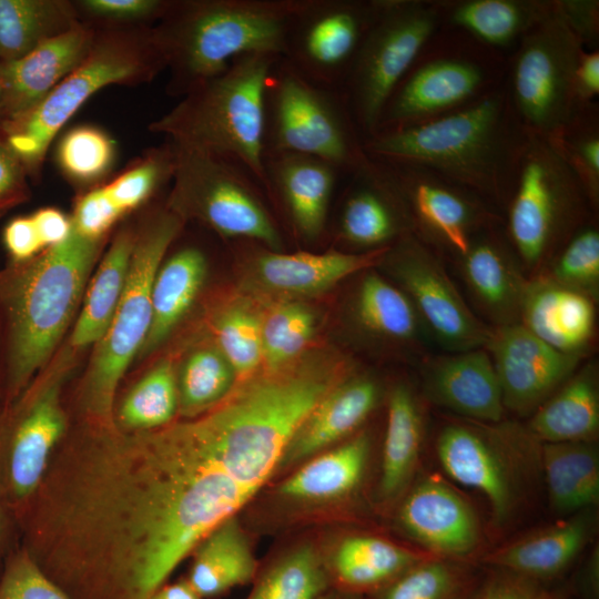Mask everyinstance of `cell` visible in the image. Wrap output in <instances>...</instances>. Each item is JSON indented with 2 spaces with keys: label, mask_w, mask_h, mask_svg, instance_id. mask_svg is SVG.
<instances>
[{
  "label": "cell",
  "mask_w": 599,
  "mask_h": 599,
  "mask_svg": "<svg viewBox=\"0 0 599 599\" xmlns=\"http://www.w3.org/2000/svg\"><path fill=\"white\" fill-rule=\"evenodd\" d=\"M180 425L101 438L53 516L58 559L113 585L122 599H149L253 496Z\"/></svg>",
  "instance_id": "6da1fadb"
},
{
  "label": "cell",
  "mask_w": 599,
  "mask_h": 599,
  "mask_svg": "<svg viewBox=\"0 0 599 599\" xmlns=\"http://www.w3.org/2000/svg\"><path fill=\"white\" fill-rule=\"evenodd\" d=\"M343 373V362L322 358L268 369L183 426L227 476L254 495L312 410L342 383Z\"/></svg>",
  "instance_id": "7a4b0ae2"
},
{
  "label": "cell",
  "mask_w": 599,
  "mask_h": 599,
  "mask_svg": "<svg viewBox=\"0 0 599 599\" xmlns=\"http://www.w3.org/2000/svg\"><path fill=\"white\" fill-rule=\"evenodd\" d=\"M526 135L508 92L495 89L438 118L378 131L363 149L372 159L418 166L500 200L510 194Z\"/></svg>",
  "instance_id": "3957f363"
},
{
  "label": "cell",
  "mask_w": 599,
  "mask_h": 599,
  "mask_svg": "<svg viewBox=\"0 0 599 599\" xmlns=\"http://www.w3.org/2000/svg\"><path fill=\"white\" fill-rule=\"evenodd\" d=\"M104 240L69 236L0 272V364L4 394L20 396L55 348L83 296Z\"/></svg>",
  "instance_id": "277c9868"
},
{
  "label": "cell",
  "mask_w": 599,
  "mask_h": 599,
  "mask_svg": "<svg viewBox=\"0 0 599 599\" xmlns=\"http://www.w3.org/2000/svg\"><path fill=\"white\" fill-rule=\"evenodd\" d=\"M303 0H170L153 26L166 62V92L182 98L248 53L283 57Z\"/></svg>",
  "instance_id": "5b68a950"
},
{
  "label": "cell",
  "mask_w": 599,
  "mask_h": 599,
  "mask_svg": "<svg viewBox=\"0 0 599 599\" xmlns=\"http://www.w3.org/2000/svg\"><path fill=\"white\" fill-rule=\"evenodd\" d=\"M282 57L248 53L201 83L149 125L175 145L231 158L266 189L265 91Z\"/></svg>",
  "instance_id": "8992f818"
},
{
  "label": "cell",
  "mask_w": 599,
  "mask_h": 599,
  "mask_svg": "<svg viewBox=\"0 0 599 599\" xmlns=\"http://www.w3.org/2000/svg\"><path fill=\"white\" fill-rule=\"evenodd\" d=\"M92 26L94 41L82 63L37 106L0 126L29 177L41 174L58 133L91 97L109 85L149 83L166 70L153 26Z\"/></svg>",
  "instance_id": "52a82bcc"
},
{
  "label": "cell",
  "mask_w": 599,
  "mask_h": 599,
  "mask_svg": "<svg viewBox=\"0 0 599 599\" xmlns=\"http://www.w3.org/2000/svg\"><path fill=\"white\" fill-rule=\"evenodd\" d=\"M264 149L315 156L342 174L368 158L341 92L312 82L283 58L266 83Z\"/></svg>",
  "instance_id": "ba28073f"
},
{
  "label": "cell",
  "mask_w": 599,
  "mask_h": 599,
  "mask_svg": "<svg viewBox=\"0 0 599 599\" xmlns=\"http://www.w3.org/2000/svg\"><path fill=\"white\" fill-rule=\"evenodd\" d=\"M443 17L436 2L375 0L373 20L341 88L363 140L377 131L387 101Z\"/></svg>",
  "instance_id": "9c48e42d"
},
{
  "label": "cell",
  "mask_w": 599,
  "mask_h": 599,
  "mask_svg": "<svg viewBox=\"0 0 599 599\" xmlns=\"http://www.w3.org/2000/svg\"><path fill=\"white\" fill-rule=\"evenodd\" d=\"M184 223L165 205L136 231L124 291L108 331L97 344L85 383L88 407L102 419L109 418L118 384L148 337L153 282Z\"/></svg>",
  "instance_id": "30bf717a"
},
{
  "label": "cell",
  "mask_w": 599,
  "mask_h": 599,
  "mask_svg": "<svg viewBox=\"0 0 599 599\" xmlns=\"http://www.w3.org/2000/svg\"><path fill=\"white\" fill-rule=\"evenodd\" d=\"M170 143L174 170L166 206L171 211L184 222L199 219L224 237L282 250L283 235L257 192L262 185L243 164Z\"/></svg>",
  "instance_id": "8fae6325"
},
{
  "label": "cell",
  "mask_w": 599,
  "mask_h": 599,
  "mask_svg": "<svg viewBox=\"0 0 599 599\" xmlns=\"http://www.w3.org/2000/svg\"><path fill=\"white\" fill-rule=\"evenodd\" d=\"M509 200V235L518 255L530 267L538 265L564 236L572 235L569 231L581 204L589 202L557 146L528 132Z\"/></svg>",
  "instance_id": "7c38bea8"
},
{
  "label": "cell",
  "mask_w": 599,
  "mask_h": 599,
  "mask_svg": "<svg viewBox=\"0 0 599 599\" xmlns=\"http://www.w3.org/2000/svg\"><path fill=\"white\" fill-rule=\"evenodd\" d=\"M585 45L556 1L519 41L508 95L526 132L554 139L583 108L575 92V71Z\"/></svg>",
  "instance_id": "4fadbf2b"
},
{
  "label": "cell",
  "mask_w": 599,
  "mask_h": 599,
  "mask_svg": "<svg viewBox=\"0 0 599 599\" xmlns=\"http://www.w3.org/2000/svg\"><path fill=\"white\" fill-rule=\"evenodd\" d=\"M374 12L375 0H303L282 58L312 82L341 92Z\"/></svg>",
  "instance_id": "5bb4252c"
},
{
  "label": "cell",
  "mask_w": 599,
  "mask_h": 599,
  "mask_svg": "<svg viewBox=\"0 0 599 599\" xmlns=\"http://www.w3.org/2000/svg\"><path fill=\"white\" fill-rule=\"evenodd\" d=\"M424 325L453 352L480 348L490 331L470 311L438 257L412 235L385 254Z\"/></svg>",
  "instance_id": "9a60e30c"
},
{
  "label": "cell",
  "mask_w": 599,
  "mask_h": 599,
  "mask_svg": "<svg viewBox=\"0 0 599 599\" xmlns=\"http://www.w3.org/2000/svg\"><path fill=\"white\" fill-rule=\"evenodd\" d=\"M501 388L505 408L534 413L576 370L579 354L547 345L519 322L490 331L487 344Z\"/></svg>",
  "instance_id": "2e32d148"
},
{
  "label": "cell",
  "mask_w": 599,
  "mask_h": 599,
  "mask_svg": "<svg viewBox=\"0 0 599 599\" xmlns=\"http://www.w3.org/2000/svg\"><path fill=\"white\" fill-rule=\"evenodd\" d=\"M488 82L487 68L466 55H443L413 67L387 101L376 132L422 123L463 108L488 92Z\"/></svg>",
  "instance_id": "e0dca14e"
},
{
  "label": "cell",
  "mask_w": 599,
  "mask_h": 599,
  "mask_svg": "<svg viewBox=\"0 0 599 599\" xmlns=\"http://www.w3.org/2000/svg\"><path fill=\"white\" fill-rule=\"evenodd\" d=\"M498 430L453 423L436 441L437 458L448 476L479 491L488 501L494 524L502 526L512 516L519 496V477Z\"/></svg>",
  "instance_id": "ac0fdd59"
},
{
  "label": "cell",
  "mask_w": 599,
  "mask_h": 599,
  "mask_svg": "<svg viewBox=\"0 0 599 599\" xmlns=\"http://www.w3.org/2000/svg\"><path fill=\"white\" fill-rule=\"evenodd\" d=\"M380 162L423 233L464 256L476 236V230L490 221V214L483 205L469 195V191L427 170L404 163Z\"/></svg>",
  "instance_id": "d6986e66"
},
{
  "label": "cell",
  "mask_w": 599,
  "mask_h": 599,
  "mask_svg": "<svg viewBox=\"0 0 599 599\" xmlns=\"http://www.w3.org/2000/svg\"><path fill=\"white\" fill-rule=\"evenodd\" d=\"M403 529L426 551L463 560L480 541V527L470 504L438 475L422 478L398 512Z\"/></svg>",
  "instance_id": "ffe728a7"
},
{
  "label": "cell",
  "mask_w": 599,
  "mask_h": 599,
  "mask_svg": "<svg viewBox=\"0 0 599 599\" xmlns=\"http://www.w3.org/2000/svg\"><path fill=\"white\" fill-rule=\"evenodd\" d=\"M94 37L95 28L82 21L22 57L0 61L2 123L27 113L42 102L82 63Z\"/></svg>",
  "instance_id": "44dd1931"
},
{
  "label": "cell",
  "mask_w": 599,
  "mask_h": 599,
  "mask_svg": "<svg viewBox=\"0 0 599 599\" xmlns=\"http://www.w3.org/2000/svg\"><path fill=\"white\" fill-rule=\"evenodd\" d=\"M59 383L44 386L27 402L10 424L2 474L9 497L18 502L39 488L51 451L65 427Z\"/></svg>",
  "instance_id": "7402d4cb"
},
{
  "label": "cell",
  "mask_w": 599,
  "mask_h": 599,
  "mask_svg": "<svg viewBox=\"0 0 599 599\" xmlns=\"http://www.w3.org/2000/svg\"><path fill=\"white\" fill-rule=\"evenodd\" d=\"M173 145L146 150L109 182L91 187L75 202L72 221L80 233L101 238L125 214L142 206L172 181Z\"/></svg>",
  "instance_id": "603a6c76"
},
{
  "label": "cell",
  "mask_w": 599,
  "mask_h": 599,
  "mask_svg": "<svg viewBox=\"0 0 599 599\" xmlns=\"http://www.w3.org/2000/svg\"><path fill=\"white\" fill-rule=\"evenodd\" d=\"M427 397L473 422L497 424L505 406L498 376L485 348L435 357L424 368Z\"/></svg>",
  "instance_id": "cb8c5ba5"
},
{
  "label": "cell",
  "mask_w": 599,
  "mask_h": 599,
  "mask_svg": "<svg viewBox=\"0 0 599 599\" xmlns=\"http://www.w3.org/2000/svg\"><path fill=\"white\" fill-rule=\"evenodd\" d=\"M264 171L266 190L280 196L296 234L307 242L321 238L342 172L322 159L296 153H265Z\"/></svg>",
  "instance_id": "d4e9b609"
},
{
  "label": "cell",
  "mask_w": 599,
  "mask_h": 599,
  "mask_svg": "<svg viewBox=\"0 0 599 599\" xmlns=\"http://www.w3.org/2000/svg\"><path fill=\"white\" fill-rule=\"evenodd\" d=\"M337 232L344 242L368 251L389 246L403 229L405 202L385 165L367 160L351 173Z\"/></svg>",
  "instance_id": "484cf974"
},
{
  "label": "cell",
  "mask_w": 599,
  "mask_h": 599,
  "mask_svg": "<svg viewBox=\"0 0 599 599\" xmlns=\"http://www.w3.org/2000/svg\"><path fill=\"white\" fill-rule=\"evenodd\" d=\"M588 511L505 544L480 561L547 585L571 566L591 538L593 519Z\"/></svg>",
  "instance_id": "4316f807"
},
{
  "label": "cell",
  "mask_w": 599,
  "mask_h": 599,
  "mask_svg": "<svg viewBox=\"0 0 599 599\" xmlns=\"http://www.w3.org/2000/svg\"><path fill=\"white\" fill-rule=\"evenodd\" d=\"M519 322L552 348L579 354L595 327V306L583 293L554 281L527 282Z\"/></svg>",
  "instance_id": "83f0119b"
},
{
  "label": "cell",
  "mask_w": 599,
  "mask_h": 599,
  "mask_svg": "<svg viewBox=\"0 0 599 599\" xmlns=\"http://www.w3.org/2000/svg\"><path fill=\"white\" fill-rule=\"evenodd\" d=\"M389 246L362 253H283L264 246L255 254L254 264L261 281L268 287L288 294L311 295L382 263Z\"/></svg>",
  "instance_id": "f1b7e54d"
},
{
  "label": "cell",
  "mask_w": 599,
  "mask_h": 599,
  "mask_svg": "<svg viewBox=\"0 0 599 599\" xmlns=\"http://www.w3.org/2000/svg\"><path fill=\"white\" fill-rule=\"evenodd\" d=\"M377 396V386L369 378H355L337 385L305 419L282 460H302L347 436L374 409Z\"/></svg>",
  "instance_id": "f546056e"
},
{
  "label": "cell",
  "mask_w": 599,
  "mask_h": 599,
  "mask_svg": "<svg viewBox=\"0 0 599 599\" xmlns=\"http://www.w3.org/2000/svg\"><path fill=\"white\" fill-rule=\"evenodd\" d=\"M461 271L469 290L497 326L518 322L527 282L497 237L475 236L461 256Z\"/></svg>",
  "instance_id": "4dcf8cb0"
},
{
  "label": "cell",
  "mask_w": 599,
  "mask_h": 599,
  "mask_svg": "<svg viewBox=\"0 0 599 599\" xmlns=\"http://www.w3.org/2000/svg\"><path fill=\"white\" fill-rule=\"evenodd\" d=\"M599 429V386L592 366L573 373L535 412L531 437L546 443L593 441Z\"/></svg>",
  "instance_id": "1f68e13d"
},
{
  "label": "cell",
  "mask_w": 599,
  "mask_h": 599,
  "mask_svg": "<svg viewBox=\"0 0 599 599\" xmlns=\"http://www.w3.org/2000/svg\"><path fill=\"white\" fill-rule=\"evenodd\" d=\"M429 557L434 555L409 550L383 538L354 536L344 539L335 551L333 576L343 590L375 593Z\"/></svg>",
  "instance_id": "d6a6232c"
},
{
  "label": "cell",
  "mask_w": 599,
  "mask_h": 599,
  "mask_svg": "<svg viewBox=\"0 0 599 599\" xmlns=\"http://www.w3.org/2000/svg\"><path fill=\"white\" fill-rule=\"evenodd\" d=\"M136 231L121 230L100 262L84 296L71 345L98 344L108 331L125 287Z\"/></svg>",
  "instance_id": "836d02e7"
},
{
  "label": "cell",
  "mask_w": 599,
  "mask_h": 599,
  "mask_svg": "<svg viewBox=\"0 0 599 599\" xmlns=\"http://www.w3.org/2000/svg\"><path fill=\"white\" fill-rule=\"evenodd\" d=\"M196 549L187 582L200 598L244 585L256 573V561L234 516L211 530Z\"/></svg>",
  "instance_id": "e575fe53"
},
{
  "label": "cell",
  "mask_w": 599,
  "mask_h": 599,
  "mask_svg": "<svg viewBox=\"0 0 599 599\" xmlns=\"http://www.w3.org/2000/svg\"><path fill=\"white\" fill-rule=\"evenodd\" d=\"M540 463L557 512H581L598 504L599 457L592 441L542 444Z\"/></svg>",
  "instance_id": "d590c367"
},
{
  "label": "cell",
  "mask_w": 599,
  "mask_h": 599,
  "mask_svg": "<svg viewBox=\"0 0 599 599\" xmlns=\"http://www.w3.org/2000/svg\"><path fill=\"white\" fill-rule=\"evenodd\" d=\"M207 268L204 252L186 245L161 263L152 286V322L141 349L154 351L190 308Z\"/></svg>",
  "instance_id": "8d00e7d4"
},
{
  "label": "cell",
  "mask_w": 599,
  "mask_h": 599,
  "mask_svg": "<svg viewBox=\"0 0 599 599\" xmlns=\"http://www.w3.org/2000/svg\"><path fill=\"white\" fill-rule=\"evenodd\" d=\"M552 1L463 0L444 4L448 22L491 47L511 45L551 9Z\"/></svg>",
  "instance_id": "74e56055"
},
{
  "label": "cell",
  "mask_w": 599,
  "mask_h": 599,
  "mask_svg": "<svg viewBox=\"0 0 599 599\" xmlns=\"http://www.w3.org/2000/svg\"><path fill=\"white\" fill-rule=\"evenodd\" d=\"M81 22L74 1L0 0V61L22 57Z\"/></svg>",
  "instance_id": "f35d334b"
},
{
  "label": "cell",
  "mask_w": 599,
  "mask_h": 599,
  "mask_svg": "<svg viewBox=\"0 0 599 599\" xmlns=\"http://www.w3.org/2000/svg\"><path fill=\"white\" fill-rule=\"evenodd\" d=\"M369 441L359 435L307 461L281 486L283 496L306 501L331 500L352 491L368 458Z\"/></svg>",
  "instance_id": "ab89813d"
},
{
  "label": "cell",
  "mask_w": 599,
  "mask_h": 599,
  "mask_svg": "<svg viewBox=\"0 0 599 599\" xmlns=\"http://www.w3.org/2000/svg\"><path fill=\"white\" fill-rule=\"evenodd\" d=\"M423 440V419L412 390L396 386L388 399L383 447L380 495L396 497L407 485L417 465Z\"/></svg>",
  "instance_id": "60d3db41"
},
{
  "label": "cell",
  "mask_w": 599,
  "mask_h": 599,
  "mask_svg": "<svg viewBox=\"0 0 599 599\" xmlns=\"http://www.w3.org/2000/svg\"><path fill=\"white\" fill-rule=\"evenodd\" d=\"M481 575L464 560L429 557L374 593L375 599H466Z\"/></svg>",
  "instance_id": "b9f144b4"
},
{
  "label": "cell",
  "mask_w": 599,
  "mask_h": 599,
  "mask_svg": "<svg viewBox=\"0 0 599 599\" xmlns=\"http://www.w3.org/2000/svg\"><path fill=\"white\" fill-rule=\"evenodd\" d=\"M356 313L364 328L382 337L408 342L419 333L422 319L409 298L376 274L361 284Z\"/></svg>",
  "instance_id": "7bdbcfd3"
},
{
  "label": "cell",
  "mask_w": 599,
  "mask_h": 599,
  "mask_svg": "<svg viewBox=\"0 0 599 599\" xmlns=\"http://www.w3.org/2000/svg\"><path fill=\"white\" fill-rule=\"evenodd\" d=\"M116 144L101 128L81 124L65 131L55 149V161L64 177L79 186L94 187L112 171Z\"/></svg>",
  "instance_id": "ee69618b"
},
{
  "label": "cell",
  "mask_w": 599,
  "mask_h": 599,
  "mask_svg": "<svg viewBox=\"0 0 599 599\" xmlns=\"http://www.w3.org/2000/svg\"><path fill=\"white\" fill-rule=\"evenodd\" d=\"M179 406L177 384L170 361L145 374L123 399L118 420L125 432L152 430L169 424Z\"/></svg>",
  "instance_id": "f6af8a7d"
},
{
  "label": "cell",
  "mask_w": 599,
  "mask_h": 599,
  "mask_svg": "<svg viewBox=\"0 0 599 599\" xmlns=\"http://www.w3.org/2000/svg\"><path fill=\"white\" fill-rule=\"evenodd\" d=\"M328 583L317 554L303 547L266 569L247 599H321Z\"/></svg>",
  "instance_id": "bcb514c9"
},
{
  "label": "cell",
  "mask_w": 599,
  "mask_h": 599,
  "mask_svg": "<svg viewBox=\"0 0 599 599\" xmlns=\"http://www.w3.org/2000/svg\"><path fill=\"white\" fill-rule=\"evenodd\" d=\"M234 372L219 349L200 348L184 362L177 385L179 405L195 415L219 403L233 384Z\"/></svg>",
  "instance_id": "7dc6e473"
},
{
  "label": "cell",
  "mask_w": 599,
  "mask_h": 599,
  "mask_svg": "<svg viewBox=\"0 0 599 599\" xmlns=\"http://www.w3.org/2000/svg\"><path fill=\"white\" fill-rule=\"evenodd\" d=\"M580 180L592 206L599 200V130L595 109L583 106L565 130L549 139Z\"/></svg>",
  "instance_id": "c3c4849f"
},
{
  "label": "cell",
  "mask_w": 599,
  "mask_h": 599,
  "mask_svg": "<svg viewBox=\"0 0 599 599\" xmlns=\"http://www.w3.org/2000/svg\"><path fill=\"white\" fill-rule=\"evenodd\" d=\"M313 313L298 303L274 308L262 323L263 361L268 369L282 367L294 359L313 336Z\"/></svg>",
  "instance_id": "681fc988"
},
{
  "label": "cell",
  "mask_w": 599,
  "mask_h": 599,
  "mask_svg": "<svg viewBox=\"0 0 599 599\" xmlns=\"http://www.w3.org/2000/svg\"><path fill=\"white\" fill-rule=\"evenodd\" d=\"M216 337L219 351L237 375H248L263 361L262 322L254 314L241 308L225 312Z\"/></svg>",
  "instance_id": "f907efd6"
},
{
  "label": "cell",
  "mask_w": 599,
  "mask_h": 599,
  "mask_svg": "<svg viewBox=\"0 0 599 599\" xmlns=\"http://www.w3.org/2000/svg\"><path fill=\"white\" fill-rule=\"evenodd\" d=\"M554 282L595 297L599 285V233L593 226L576 231L554 265Z\"/></svg>",
  "instance_id": "816d5d0a"
},
{
  "label": "cell",
  "mask_w": 599,
  "mask_h": 599,
  "mask_svg": "<svg viewBox=\"0 0 599 599\" xmlns=\"http://www.w3.org/2000/svg\"><path fill=\"white\" fill-rule=\"evenodd\" d=\"M170 0H78L75 8L83 22L94 26H154Z\"/></svg>",
  "instance_id": "f5cc1de1"
},
{
  "label": "cell",
  "mask_w": 599,
  "mask_h": 599,
  "mask_svg": "<svg viewBox=\"0 0 599 599\" xmlns=\"http://www.w3.org/2000/svg\"><path fill=\"white\" fill-rule=\"evenodd\" d=\"M0 599H71L26 551L14 555L0 581Z\"/></svg>",
  "instance_id": "db71d44e"
},
{
  "label": "cell",
  "mask_w": 599,
  "mask_h": 599,
  "mask_svg": "<svg viewBox=\"0 0 599 599\" xmlns=\"http://www.w3.org/2000/svg\"><path fill=\"white\" fill-rule=\"evenodd\" d=\"M466 599H569L548 585L514 572L489 568Z\"/></svg>",
  "instance_id": "11a10c76"
},
{
  "label": "cell",
  "mask_w": 599,
  "mask_h": 599,
  "mask_svg": "<svg viewBox=\"0 0 599 599\" xmlns=\"http://www.w3.org/2000/svg\"><path fill=\"white\" fill-rule=\"evenodd\" d=\"M28 179L22 163L0 136V215L29 197Z\"/></svg>",
  "instance_id": "9f6ffc18"
},
{
  "label": "cell",
  "mask_w": 599,
  "mask_h": 599,
  "mask_svg": "<svg viewBox=\"0 0 599 599\" xmlns=\"http://www.w3.org/2000/svg\"><path fill=\"white\" fill-rule=\"evenodd\" d=\"M2 237L6 250L16 264L28 262L45 250L31 215L11 220L6 225Z\"/></svg>",
  "instance_id": "6f0895ef"
},
{
  "label": "cell",
  "mask_w": 599,
  "mask_h": 599,
  "mask_svg": "<svg viewBox=\"0 0 599 599\" xmlns=\"http://www.w3.org/2000/svg\"><path fill=\"white\" fill-rule=\"evenodd\" d=\"M562 18L583 45H595L599 37V2L597 0H557Z\"/></svg>",
  "instance_id": "680465c9"
},
{
  "label": "cell",
  "mask_w": 599,
  "mask_h": 599,
  "mask_svg": "<svg viewBox=\"0 0 599 599\" xmlns=\"http://www.w3.org/2000/svg\"><path fill=\"white\" fill-rule=\"evenodd\" d=\"M575 92L580 106H586L599 94V52L583 49L575 71Z\"/></svg>",
  "instance_id": "91938a15"
},
{
  "label": "cell",
  "mask_w": 599,
  "mask_h": 599,
  "mask_svg": "<svg viewBox=\"0 0 599 599\" xmlns=\"http://www.w3.org/2000/svg\"><path fill=\"white\" fill-rule=\"evenodd\" d=\"M31 217L45 250L62 243L72 229L71 219L54 207L39 209Z\"/></svg>",
  "instance_id": "94428289"
},
{
  "label": "cell",
  "mask_w": 599,
  "mask_h": 599,
  "mask_svg": "<svg viewBox=\"0 0 599 599\" xmlns=\"http://www.w3.org/2000/svg\"><path fill=\"white\" fill-rule=\"evenodd\" d=\"M149 599H200L187 581L159 588Z\"/></svg>",
  "instance_id": "6125c7cd"
},
{
  "label": "cell",
  "mask_w": 599,
  "mask_h": 599,
  "mask_svg": "<svg viewBox=\"0 0 599 599\" xmlns=\"http://www.w3.org/2000/svg\"><path fill=\"white\" fill-rule=\"evenodd\" d=\"M2 123V88L0 82V125Z\"/></svg>",
  "instance_id": "be15d7a7"
},
{
  "label": "cell",
  "mask_w": 599,
  "mask_h": 599,
  "mask_svg": "<svg viewBox=\"0 0 599 599\" xmlns=\"http://www.w3.org/2000/svg\"><path fill=\"white\" fill-rule=\"evenodd\" d=\"M0 336H1V322H0Z\"/></svg>",
  "instance_id": "e7e4bbea"
}]
</instances>
